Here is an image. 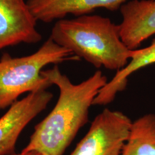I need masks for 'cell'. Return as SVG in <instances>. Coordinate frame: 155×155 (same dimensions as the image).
I'll list each match as a JSON object with an SVG mask.
<instances>
[{
  "instance_id": "obj_3",
  "label": "cell",
  "mask_w": 155,
  "mask_h": 155,
  "mask_svg": "<svg viewBox=\"0 0 155 155\" xmlns=\"http://www.w3.org/2000/svg\"><path fill=\"white\" fill-rule=\"evenodd\" d=\"M79 60L50 38L31 55L15 58L3 53L0 59V110L9 107L25 93L47 90L53 86L42 75L44 68Z\"/></svg>"
},
{
  "instance_id": "obj_1",
  "label": "cell",
  "mask_w": 155,
  "mask_h": 155,
  "mask_svg": "<svg viewBox=\"0 0 155 155\" xmlns=\"http://www.w3.org/2000/svg\"><path fill=\"white\" fill-rule=\"evenodd\" d=\"M42 75L59 89V98L50 114L35 127L22 152L38 151L44 155H63L78 131L88 121L89 109L108 82L101 71L78 84L63 74L58 65Z\"/></svg>"
},
{
  "instance_id": "obj_11",
  "label": "cell",
  "mask_w": 155,
  "mask_h": 155,
  "mask_svg": "<svg viewBox=\"0 0 155 155\" xmlns=\"http://www.w3.org/2000/svg\"><path fill=\"white\" fill-rule=\"evenodd\" d=\"M11 155H44L41 152L38 151H28V152H22L20 154H13Z\"/></svg>"
},
{
  "instance_id": "obj_4",
  "label": "cell",
  "mask_w": 155,
  "mask_h": 155,
  "mask_svg": "<svg viewBox=\"0 0 155 155\" xmlns=\"http://www.w3.org/2000/svg\"><path fill=\"white\" fill-rule=\"evenodd\" d=\"M132 122L122 112L105 108L95 117L71 155H121Z\"/></svg>"
},
{
  "instance_id": "obj_10",
  "label": "cell",
  "mask_w": 155,
  "mask_h": 155,
  "mask_svg": "<svg viewBox=\"0 0 155 155\" xmlns=\"http://www.w3.org/2000/svg\"><path fill=\"white\" fill-rule=\"evenodd\" d=\"M121 155H155L154 114H145L132 122Z\"/></svg>"
},
{
  "instance_id": "obj_6",
  "label": "cell",
  "mask_w": 155,
  "mask_h": 155,
  "mask_svg": "<svg viewBox=\"0 0 155 155\" xmlns=\"http://www.w3.org/2000/svg\"><path fill=\"white\" fill-rule=\"evenodd\" d=\"M37 22L28 0H0V50L41 41Z\"/></svg>"
},
{
  "instance_id": "obj_8",
  "label": "cell",
  "mask_w": 155,
  "mask_h": 155,
  "mask_svg": "<svg viewBox=\"0 0 155 155\" xmlns=\"http://www.w3.org/2000/svg\"><path fill=\"white\" fill-rule=\"evenodd\" d=\"M129 0H28L29 7L38 21L50 23L64 19L89 15L97 9L117 11Z\"/></svg>"
},
{
  "instance_id": "obj_9",
  "label": "cell",
  "mask_w": 155,
  "mask_h": 155,
  "mask_svg": "<svg viewBox=\"0 0 155 155\" xmlns=\"http://www.w3.org/2000/svg\"><path fill=\"white\" fill-rule=\"evenodd\" d=\"M153 64H155V39L148 47L131 50L130 61L127 66L117 71L113 78L101 89L93 105L106 106L111 104L116 95L127 88L130 75Z\"/></svg>"
},
{
  "instance_id": "obj_2",
  "label": "cell",
  "mask_w": 155,
  "mask_h": 155,
  "mask_svg": "<svg viewBox=\"0 0 155 155\" xmlns=\"http://www.w3.org/2000/svg\"><path fill=\"white\" fill-rule=\"evenodd\" d=\"M50 38L96 68L120 71L130 61L131 50L122 42L119 25L108 17L85 15L56 21Z\"/></svg>"
},
{
  "instance_id": "obj_7",
  "label": "cell",
  "mask_w": 155,
  "mask_h": 155,
  "mask_svg": "<svg viewBox=\"0 0 155 155\" xmlns=\"http://www.w3.org/2000/svg\"><path fill=\"white\" fill-rule=\"evenodd\" d=\"M119 11L120 38L129 50H137L155 35V0H129Z\"/></svg>"
},
{
  "instance_id": "obj_5",
  "label": "cell",
  "mask_w": 155,
  "mask_h": 155,
  "mask_svg": "<svg viewBox=\"0 0 155 155\" xmlns=\"http://www.w3.org/2000/svg\"><path fill=\"white\" fill-rule=\"evenodd\" d=\"M53 94L47 90L28 94L9 107L0 118V155L15 154L19 135L30 122L43 111Z\"/></svg>"
}]
</instances>
